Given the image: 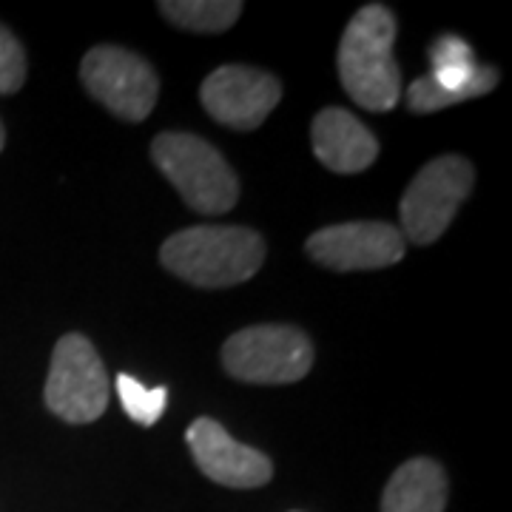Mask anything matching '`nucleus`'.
<instances>
[{"label":"nucleus","mask_w":512,"mask_h":512,"mask_svg":"<svg viewBox=\"0 0 512 512\" xmlns=\"http://www.w3.org/2000/svg\"><path fill=\"white\" fill-rule=\"evenodd\" d=\"M396 18L382 3L362 6L339 43V77L353 103L390 111L402 97V72L393 57Z\"/></svg>","instance_id":"nucleus-1"},{"label":"nucleus","mask_w":512,"mask_h":512,"mask_svg":"<svg viewBox=\"0 0 512 512\" xmlns=\"http://www.w3.org/2000/svg\"><path fill=\"white\" fill-rule=\"evenodd\" d=\"M160 262L191 285L228 288L262 268L265 242L256 231L239 225H194L165 239Z\"/></svg>","instance_id":"nucleus-2"},{"label":"nucleus","mask_w":512,"mask_h":512,"mask_svg":"<svg viewBox=\"0 0 512 512\" xmlns=\"http://www.w3.org/2000/svg\"><path fill=\"white\" fill-rule=\"evenodd\" d=\"M151 160L194 211L225 214L239 200L237 174L211 143L185 131H165L151 143Z\"/></svg>","instance_id":"nucleus-3"},{"label":"nucleus","mask_w":512,"mask_h":512,"mask_svg":"<svg viewBox=\"0 0 512 512\" xmlns=\"http://www.w3.org/2000/svg\"><path fill=\"white\" fill-rule=\"evenodd\" d=\"M222 365L239 382L291 384L308 376L313 345L291 325H254L222 345Z\"/></svg>","instance_id":"nucleus-4"},{"label":"nucleus","mask_w":512,"mask_h":512,"mask_svg":"<svg viewBox=\"0 0 512 512\" xmlns=\"http://www.w3.org/2000/svg\"><path fill=\"white\" fill-rule=\"evenodd\" d=\"M109 393V373L92 342L80 333L63 336L52 353V367L43 390L46 407L69 424H89L106 413Z\"/></svg>","instance_id":"nucleus-5"},{"label":"nucleus","mask_w":512,"mask_h":512,"mask_svg":"<svg viewBox=\"0 0 512 512\" xmlns=\"http://www.w3.org/2000/svg\"><path fill=\"white\" fill-rule=\"evenodd\" d=\"M473 180V165L458 154H444L424 165L416 180L407 185L399 205L402 237L416 245L436 242L456 217L458 205L473 191Z\"/></svg>","instance_id":"nucleus-6"},{"label":"nucleus","mask_w":512,"mask_h":512,"mask_svg":"<svg viewBox=\"0 0 512 512\" xmlns=\"http://www.w3.org/2000/svg\"><path fill=\"white\" fill-rule=\"evenodd\" d=\"M80 80L94 100L128 123L146 120L160 94L151 63L120 46H94L80 63Z\"/></svg>","instance_id":"nucleus-7"},{"label":"nucleus","mask_w":512,"mask_h":512,"mask_svg":"<svg viewBox=\"0 0 512 512\" xmlns=\"http://www.w3.org/2000/svg\"><path fill=\"white\" fill-rule=\"evenodd\" d=\"M282 86L274 74L254 66H222L205 77L200 100L205 111L228 128L251 131L276 109Z\"/></svg>","instance_id":"nucleus-8"},{"label":"nucleus","mask_w":512,"mask_h":512,"mask_svg":"<svg viewBox=\"0 0 512 512\" xmlns=\"http://www.w3.org/2000/svg\"><path fill=\"white\" fill-rule=\"evenodd\" d=\"M407 239L390 222H342L316 231L308 254L330 271H379L404 256Z\"/></svg>","instance_id":"nucleus-9"},{"label":"nucleus","mask_w":512,"mask_h":512,"mask_svg":"<svg viewBox=\"0 0 512 512\" xmlns=\"http://www.w3.org/2000/svg\"><path fill=\"white\" fill-rule=\"evenodd\" d=\"M185 439L202 476H208L217 484L234 487V490H251V487L268 484L274 476L271 458L248 444L231 439L220 421L197 419L188 427Z\"/></svg>","instance_id":"nucleus-10"},{"label":"nucleus","mask_w":512,"mask_h":512,"mask_svg":"<svg viewBox=\"0 0 512 512\" xmlns=\"http://www.w3.org/2000/svg\"><path fill=\"white\" fill-rule=\"evenodd\" d=\"M313 154L336 174H359L379 157L376 137L345 109H322L311 126Z\"/></svg>","instance_id":"nucleus-11"},{"label":"nucleus","mask_w":512,"mask_h":512,"mask_svg":"<svg viewBox=\"0 0 512 512\" xmlns=\"http://www.w3.org/2000/svg\"><path fill=\"white\" fill-rule=\"evenodd\" d=\"M498 86V72L493 66L467 63L453 69H439L413 80L407 89V106L416 114H433V111L450 109L464 100H473L478 94L493 92Z\"/></svg>","instance_id":"nucleus-12"},{"label":"nucleus","mask_w":512,"mask_h":512,"mask_svg":"<svg viewBox=\"0 0 512 512\" xmlns=\"http://www.w3.org/2000/svg\"><path fill=\"white\" fill-rule=\"evenodd\" d=\"M447 476L433 458H410L382 493V512H444Z\"/></svg>","instance_id":"nucleus-13"},{"label":"nucleus","mask_w":512,"mask_h":512,"mask_svg":"<svg viewBox=\"0 0 512 512\" xmlns=\"http://www.w3.org/2000/svg\"><path fill=\"white\" fill-rule=\"evenodd\" d=\"M160 12L180 29L217 35L237 23L242 15V3L237 0H165L160 3Z\"/></svg>","instance_id":"nucleus-14"},{"label":"nucleus","mask_w":512,"mask_h":512,"mask_svg":"<svg viewBox=\"0 0 512 512\" xmlns=\"http://www.w3.org/2000/svg\"><path fill=\"white\" fill-rule=\"evenodd\" d=\"M117 393H120V402H123L128 419H134L143 427H151L154 421H160V416L165 413V404H168L165 387H146L128 373L117 376Z\"/></svg>","instance_id":"nucleus-15"},{"label":"nucleus","mask_w":512,"mask_h":512,"mask_svg":"<svg viewBox=\"0 0 512 512\" xmlns=\"http://www.w3.org/2000/svg\"><path fill=\"white\" fill-rule=\"evenodd\" d=\"M26 80V55L18 37L0 26V94H15Z\"/></svg>","instance_id":"nucleus-16"},{"label":"nucleus","mask_w":512,"mask_h":512,"mask_svg":"<svg viewBox=\"0 0 512 512\" xmlns=\"http://www.w3.org/2000/svg\"><path fill=\"white\" fill-rule=\"evenodd\" d=\"M467 63H476V57H473V49L461 37L444 35L430 46V72L467 66Z\"/></svg>","instance_id":"nucleus-17"},{"label":"nucleus","mask_w":512,"mask_h":512,"mask_svg":"<svg viewBox=\"0 0 512 512\" xmlns=\"http://www.w3.org/2000/svg\"><path fill=\"white\" fill-rule=\"evenodd\" d=\"M0 151H3V126H0Z\"/></svg>","instance_id":"nucleus-18"}]
</instances>
